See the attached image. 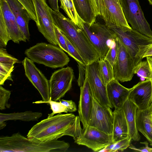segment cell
Instances as JSON below:
<instances>
[{
	"mask_svg": "<svg viewBox=\"0 0 152 152\" xmlns=\"http://www.w3.org/2000/svg\"><path fill=\"white\" fill-rule=\"evenodd\" d=\"M114 117L111 108L100 105L93 98L92 111L88 126L112 135Z\"/></svg>",
	"mask_w": 152,
	"mask_h": 152,
	"instance_id": "obj_13",
	"label": "cell"
},
{
	"mask_svg": "<svg viewBox=\"0 0 152 152\" xmlns=\"http://www.w3.org/2000/svg\"><path fill=\"white\" fill-rule=\"evenodd\" d=\"M24 7L28 12L31 20L36 23L37 20L34 4L32 0H18Z\"/></svg>",
	"mask_w": 152,
	"mask_h": 152,
	"instance_id": "obj_37",
	"label": "cell"
},
{
	"mask_svg": "<svg viewBox=\"0 0 152 152\" xmlns=\"http://www.w3.org/2000/svg\"><path fill=\"white\" fill-rule=\"evenodd\" d=\"M140 143L145 145V146L140 148H137L131 144L129 148L135 151L152 152V148L149 146L148 142L147 141L140 142Z\"/></svg>",
	"mask_w": 152,
	"mask_h": 152,
	"instance_id": "obj_40",
	"label": "cell"
},
{
	"mask_svg": "<svg viewBox=\"0 0 152 152\" xmlns=\"http://www.w3.org/2000/svg\"><path fill=\"white\" fill-rule=\"evenodd\" d=\"M58 45L60 48L66 52L69 53L65 38L63 34L54 25Z\"/></svg>",
	"mask_w": 152,
	"mask_h": 152,
	"instance_id": "obj_38",
	"label": "cell"
},
{
	"mask_svg": "<svg viewBox=\"0 0 152 152\" xmlns=\"http://www.w3.org/2000/svg\"><path fill=\"white\" fill-rule=\"evenodd\" d=\"M126 20L132 28L152 38V31L146 19L138 0H119Z\"/></svg>",
	"mask_w": 152,
	"mask_h": 152,
	"instance_id": "obj_7",
	"label": "cell"
},
{
	"mask_svg": "<svg viewBox=\"0 0 152 152\" xmlns=\"http://www.w3.org/2000/svg\"><path fill=\"white\" fill-rule=\"evenodd\" d=\"M76 11L84 23L91 25L96 22L95 14L90 0H72Z\"/></svg>",
	"mask_w": 152,
	"mask_h": 152,
	"instance_id": "obj_24",
	"label": "cell"
},
{
	"mask_svg": "<svg viewBox=\"0 0 152 152\" xmlns=\"http://www.w3.org/2000/svg\"><path fill=\"white\" fill-rule=\"evenodd\" d=\"M50 10L54 24L75 47L86 65L99 61V55L82 30L59 11L51 8Z\"/></svg>",
	"mask_w": 152,
	"mask_h": 152,
	"instance_id": "obj_2",
	"label": "cell"
},
{
	"mask_svg": "<svg viewBox=\"0 0 152 152\" xmlns=\"http://www.w3.org/2000/svg\"><path fill=\"white\" fill-rule=\"evenodd\" d=\"M18 60L9 54L6 49L3 47L0 48V63L14 64L18 62Z\"/></svg>",
	"mask_w": 152,
	"mask_h": 152,
	"instance_id": "obj_36",
	"label": "cell"
},
{
	"mask_svg": "<svg viewBox=\"0 0 152 152\" xmlns=\"http://www.w3.org/2000/svg\"><path fill=\"white\" fill-rule=\"evenodd\" d=\"M69 146L68 143L58 140L34 142L19 132L0 137V152H65Z\"/></svg>",
	"mask_w": 152,
	"mask_h": 152,
	"instance_id": "obj_3",
	"label": "cell"
},
{
	"mask_svg": "<svg viewBox=\"0 0 152 152\" xmlns=\"http://www.w3.org/2000/svg\"><path fill=\"white\" fill-rule=\"evenodd\" d=\"M0 10L3 13L9 35L14 42L19 44L26 42V39L21 31L15 16L6 0H0Z\"/></svg>",
	"mask_w": 152,
	"mask_h": 152,
	"instance_id": "obj_18",
	"label": "cell"
},
{
	"mask_svg": "<svg viewBox=\"0 0 152 152\" xmlns=\"http://www.w3.org/2000/svg\"><path fill=\"white\" fill-rule=\"evenodd\" d=\"M63 34L65 38L69 52L68 54L74 58L77 62L79 63L83 66H86V65L83 58L79 54L76 49L66 37L64 34Z\"/></svg>",
	"mask_w": 152,
	"mask_h": 152,
	"instance_id": "obj_33",
	"label": "cell"
},
{
	"mask_svg": "<svg viewBox=\"0 0 152 152\" xmlns=\"http://www.w3.org/2000/svg\"><path fill=\"white\" fill-rule=\"evenodd\" d=\"M151 73L150 65L147 60L142 61L136 65L134 68V74H137L146 79H150Z\"/></svg>",
	"mask_w": 152,
	"mask_h": 152,
	"instance_id": "obj_30",
	"label": "cell"
},
{
	"mask_svg": "<svg viewBox=\"0 0 152 152\" xmlns=\"http://www.w3.org/2000/svg\"><path fill=\"white\" fill-rule=\"evenodd\" d=\"M122 109L127 124L129 135L133 141H139L141 137L136 124L137 107L128 99L124 104Z\"/></svg>",
	"mask_w": 152,
	"mask_h": 152,
	"instance_id": "obj_21",
	"label": "cell"
},
{
	"mask_svg": "<svg viewBox=\"0 0 152 152\" xmlns=\"http://www.w3.org/2000/svg\"><path fill=\"white\" fill-rule=\"evenodd\" d=\"M50 8L55 11H59L58 0H48Z\"/></svg>",
	"mask_w": 152,
	"mask_h": 152,
	"instance_id": "obj_43",
	"label": "cell"
},
{
	"mask_svg": "<svg viewBox=\"0 0 152 152\" xmlns=\"http://www.w3.org/2000/svg\"><path fill=\"white\" fill-rule=\"evenodd\" d=\"M93 94L87 77L83 85L80 87V95L78 113L83 128L87 127L91 115L93 105Z\"/></svg>",
	"mask_w": 152,
	"mask_h": 152,
	"instance_id": "obj_17",
	"label": "cell"
},
{
	"mask_svg": "<svg viewBox=\"0 0 152 152\" xmlns=\"http://www.w3.org/2000/svg\"><path fill=\"white\" fill-rule=\"evenodd\" d=\"M136 124L138 132L145 137L152 146V122L149 109H137L136 115Z\"/></svg>",
	"mask_w": 152,
	"mask_h": 152,
	"instance_id": "obj_23",
	"label": "cell"
},
{
	"mask_svg": "<svg viewBox=\"0 0 152 152\" xmlns=\"http://www.w3.org/2000/svg\"><path fill=\"white\" fill-rule=\"evenodd\" d=\"M98 70L101 79L106 86L115 78L113 67L107 60L104 59L98 61Z\"/></svg>",
	"mask_w": 152,
	"mask_h": 152,
	"instance_id": "obj_26",
	"label": "cell"
},
{
	"mask_svg": "<svg viewBox=\"0 0 152 152\" xmlns=\"http://www.w3.org/2000/svg\"><path fill=\"white\" fill-rule=\"evenodd\" d=\"M118 49V39L117 37L114 42L110 48L104 58L108 61L113 67L117 56Z\"/></svg>",
	"mask_w": 152,
	"mask_h": 152,
	"instance_id": "obj_35",
	"label": "cell"
},
{
	"mask_svg": "<svg viewBox=\"0 0 152 152\" xmlns=\"http://www.w3.org/2000/svg\"><path fill=\"white\" fill-rule=\"evenodd\" d=\"M11 91L6 89L0 86V110H3L7 108H9L10 104L8 103V101L10 98Z\"/></svg>",
	"mask_w": 152,
	"mask_h": 152,
	"instance_id": "obj_34",
	"label": "cell"
},
{
	"mask_svg": "<svg viewBox=\"0 0 152 152\" xmlns=\"http://www.w3.org/2000/svg\"><path fill=\"white\" fill-rule=\"evenodd\" d=\"M42 115V113L26 111L10 113H0V122L9 120H19L26 122L37 121Z\"/></svg>",
	"mask_w": 152,
	"mask_h": 152,
	"instance_id": "obj_25",
	"label": "cell"
},
{
	"mask_svg": "<svg viewBox=\"0 0 152 152\" xmlns=\"http://www.w3.org/2000/svg\"><path fill=\"white\" fill-rule=\"evenodd\" d=\"M6 124L5 122H0V129H1L4 128L6 126Z\"/></svg>",
	"mask_w": 152,
	"mask_h": 152,
	"instance_id": "obj_46",
	"label": "cell"
},
{
	"mask_svg": "<svg viewBox=\"0 0 152 152\" xmlns=\"http://www.w3.org/2000/svg\"><path fill=\"white\" fill-rule=\"evenodd\" d=\"M11 40L5 23L4 16L0 10V46L5 47L8 42Z\"/></svg>",
	"mask_w": 152,
	"mask_h": 152,
	"instance_id": "obj_29",
	"label": "cell"
},
{
	"mask_svg": "<svg viewBox=\"0 0 152 152\" xmlns=\"http://www.w3.org/2000/svg\"><path fill=\"white\" fill-rule=\"evenodd\" d=\"M34 62L26 57L22 61L25 75L39 92L43 101H47L50 97L49 81Z\"/></svg>",
	"mask_w": 152,
	"mask_h": 152,
	"instance_id": "obj_14",
	"label": "cell"
},
{
	"mask_svg": "<svg viewBox=\"0 0 152 152\" xmlns=\"http://www.w3.org/2000/svg\"><path fill=\"white\" fill-rule=\"evenodd\" d=\"M59 101L67 108L68 112L72 113L76 111L77 109L75 103L72 100H65L61 99Z\"/></svg>",
	"mask_w": 152,
	"mask_h": 152,
	"instance_id": "obj_41",
	"label": "cell"
},
{
	"mask_svg": "<svg viewBox=\"0 0 152 152\" xmlns=\"http://www.w3.org/2000/svg\"><path fill=\"white\" fill-rule=\"evenodd\" d=\"M149 113L151 114H152V102L151 103V106L149 109Z\"/></svg>",
	"mask_w": 152,
	"mask_h": 152,
	"instance_id": "obj_47",
	"label": "cell"
},
{
	"mask_svg": "<svg viewBox=\"0 0 152 152\" xmlns=\"http://www.w3.org/2000/svg\"><path fill=\"white\" fill-rule=\"evenodd\" d=\"M113 114L112 142H115L126 137L129 134L127 124L122 108L115 109Z\"/></svg>",
	"mask_w": 152,
	"mask_h": 152,
	"instance_id": "obj_22",
	"label": "cell"
},
{
	"mask_svg": "<svg viewBox=\"0 0 152 152\" xmlns=\"http://www.w3.org/2000/svg\"><path fill=\"white\" fill-rule=\"evenodd\" d=\"M97 53L99 60L104 59L117 38L105 24L95 22L91 25L84 23L82 29Z\"/></svg>",
	"mask_w": 152,
	"mask_h": 152,
	"instance_id": "obj_6",
	"label": "cell"
},
{
	"mask_svg": "<svg viewBox=\"0 0 152 152\" xmlns=\"http://www.w3.org/2000/svg\"><path fill=\"white\" fill-rule=\"evenodd\" d=\"M96 16L100 15L99 0H90Z\"/></svg>",
	"mask_w": 152,
	"mask_h": 152,
	"instance_id": "obj_42",
	"label": "cell"
},
{
	"mask_svg": "<svg viewBox=\"0 0 152 152\" xmlns=\"http://www.w3.org/2000/svg\"><path fill=\"white\" fill-rule=\"evenodd\" d=\"M60 0V8L64 10L68 18L76 25H80L82 20L76 11L72 0Z\"/></svg>",
	"mask_w": 152,
	"mask_h": 152,
	"instance_id": "obj_27",
	"label": "cell"
},
{
	"mask_svg": "<svg viewBox=\"0 0 152 152\" xmlns=\"http://www.w3.org/2000/svg\"><path fill=\"white\" fill-rule=\"evenodd\" d=\"M146 58V60L148 61L149 64L151 69V73L150 80L151 81L152 88V57H147ZM151 103L152 102V93L151 99Z\"/></svg>",
	"mask_w": 152,
	"mask_h": 152,
	"instance_id": "obj_44",
	"label": "cell"
},
{
	"mask_svg": "<svg viewBox=\"0 0 152 152\" xmlns=\"http://www.w3.org/2000/svg\"><path fill=\"white\" fill-rule=\"evenodd\" d=\"M132 140V138L129 135L126 137L116 142H112V148L110 152L123 151L129 146Z\"/></svg>",
	"mask_w": 152,
	"mask_h": 152,
	"instance_id": "obj_32",
	"label": "cell"
},
{
	"mask_svg": "<svg viewBox=\"0 0 152 152\" xmlns=\"http://www.w3.org/2000/svg\"><path fill=\"white\" fill-rule=\"evenodd\" d=\"M24 53L34 62L53 69L63 67L70 61L62 49L50 43H37L26 49Z\"/></svg>",
	"mask_w": 152,
	"mask_h": 152,
	"instance_id": "obj_5",
	"label": "cell"
},
{
	"mask_svg": "<svg viewBox=\"0 0 152 152\" xmlns=\"http://www.w3.org/2000/svg\"><path fill=\"white\" fill-rule=\"evenodd\" d=\"M77 63L79 71V75L77 81L78 86L80 87L83 85L85 80L86 66H83L79 62Z\"/></svg>",
	"mask_w": 152,
	"mask_h": 152,
	"instance_id": "obj_39",
	"label": "cell"
},
{
	"mask_svg": "<svg viewBox=\"0 0 152 152\" xmlns=\"http://www.w3.org/2000/svg\"><path fill=\"white\" fill-rule=\"evenodd\" d=\"M74 140L75 143L85 146L94 152H98L113 142L112 135L88 126L83 128L81 135Z\"/></svg>",
	"mask_w": 152,
	"mask_h": 152,
	"instance_id": "obj_11",
	"label": "cell"
},
{
	"mask_svg": "<svg viewBox=\"0 0 152 152\" xmlns=\"http://www.w3.org/2000/svg\"><path fill=\"white\" fill-rule=\"evenodd\" d=\"M14 64L0 63V85H3L7 80L12 81L11 73L14 69Z\"/></svg>",
	"mask_w": 152,
	"mask_h": 152,
	"instance_id": "obj_31",
	"label": "cell"
},
{
	"mask_svg": "<svg viewBox=\"0 0 152 152\" xmlns=\"http://www.w3.org/2000/svg\"><path fill=\"white\" fill-rule=\"evenodd\" d=\"M147 57H152V46L146 51L143 57V58Z\"/></svg>",
	"mask_w": 152,
	"mask_h": 152,
	"instance_id": "obj_45",
	"label": "cell"
},
{
	"mask_svg": "<svg viewBox=\"0 0 152 152\" xmlns=\"http://www.w3.org/2000/svg\"><path fill=\"white\" fill-rule=\"evenodd\" d=\"M79 116L73 114L58 113L33 126L27 137L40 143L57 140L65 135L71 136L74 139L82 134Z\"/></svg>",
	"mask_w": 152,
	"mask_h": 152,
	"instance_id": "obj_1",
	"label": "cell"
},
{
	"mask_svg": "<svg viewBox=\"0 0 152 152\" xmlns=\"http://www.w3.org/2000/svg\"><path fill=\"white\" fill-rule=\"evenodd\" d=\"M87 77L94 98L101 105L113 108L108 99L106 86L104 84L98 70V61L86 66Z\"/></svg>",
	"mask_w": 152,
	"mask_h": 152,
	"instance_id": "obj_10",
	"label": "cell"
},
{
	"mask_svg": "<svg viewBox=\"0 0 152 152\" xmlns=\"http://www.w3.org/2000/svg\"><path fill=\"white\" fill-rule=\"evenodd\" d=\"M106 88L108 99L113 108H122L128 99L131 88L124 86L115 78L107 84Z\"/></svg>",
	"mask_w": 152,
	"mask_h": 152,
	"instance_id": "obj_19",
	"label": "cell"
},
{
	"mask_svg": "<svg viewBox=\"0 0 152 152\" xmlns=\"http://www.w3.org/2000/svg\"><path fill=\"white\" fill-rule=\"evenodd\" d=\"M32 0L37 20L36 24L39 31L50 43L58 45L51 8L48 4L46 0Z\"/></svg>",
	"mask_w": 152,
	"mask_h": 152,
	"instance_id": "obj_8",
	"label": "cell"
},
{
	"mask_svg": "<svg viewBox=\"0 0 152 152\" xmlns=\"http://www.w3.org/2000/svg\"><path fill=\"white\" fill-rule=\"evenodd\" d=\"M128 99L137 107L138 109H149L151 106L152 88L150 79L138 83L131 88Z\"/></svg>",
	"mask_w": 152,
	"mask_h": 152,
	"instance_id": "obj_16",
	"label": "cell"
},
{
	"mask_svg": "<svg viewBox=\"0 0 152 152\" xmlns=\"http://www.w3.org/2000/svg\"><path fill=\"white\" fill-rule=\"evenodd\" d=\"M150 116H151V121L152 122V114H150Z\"/></svg>",
	"mask_w": 152,
	"mask_h": 152,
	"instance_id": "obj_49",
	"label": "cell"
},
{
	"mask_svg": "<svg viewBox=\"0 0 152 152\" xmlns=\"http://www.w3.org/2000/svg\"><path fill=\"white\" fill-rule=\"evenodd\" d=\"M33 103L41 104L48 103L50 105L52 112L50 114H48V117H50L53 116L54 115L62 113H68L67 107L64 105L63 104L60 102H57L51 100L50 97V99L47 101H39L33 102Z\"/></svg>",
	"mask_w": 152,
	"mask_h": 152,
	"instance_id": "obj_28",
	"label": "cell"
},
{
	"mask_svg": "<svg viewBox=\"0 0 152 152\" xmlns=\"http://www.w3.org/2000/svg\"><path fill=\"white\" fill-rule=\"evenodd\" d=\"M150 4L152 5V0H148Z\"/></svg>",
	"mask_w": 152,
	"mask_h": 152,
	"instance_id": "obj_48",
	"label": "cell"
},
{
	"mask_svg": "<svg viewBox=\"0 0 152 152\" xmlns=\"http://www.w3.org/2000/svg\"><path fill=\"white\" fill-rule=\"evenodd\" d=\"M115 34L126 48L136 65L142 61L147 50L152 46V38L132 29L113 23L106 26Z\"/></svg>",
	"mask_w": 152,
	"mask_h": 152,
	"instance_id": "obj_4",
	"label": "cell"
},
{
	"mask_svg": "<svg viewBox=\"0 0 152 152\" xmlns=\"http://www.w3.org/2000/svg\"><path fill=\"white\" fill-rule=\"evenodd\" d=\"M118 39V49L113 67L114 77L121 82L131 80L135 65L125 47Z\"/></svg>",
	"mask_w": 152,
	"mask_h": 152,
	"instance_id": "obj_12",
	"label": "cell"
},
{
	"mask_svg": "<svg viewBox=\"0 0 152 152\" xmlns=\"http://www.w3.org/2000/svg\"><path fill=\"white\" fill-rule=\"evenodd\" d=\"M74 77L73 69L67 66L54 71L49 80L50 96L51 100H59L72 87Z\"/></svg>",
	"mask_w": 152,
	"mask_h": 152,
	"instance_id": "obj_9",
	"label": "cell"
},
{
	"mask_svg": "<svg viewBox=\"0 0 152 152\" xmlns=\"http://www.w3.org/2000/svg\"><path fill=\"white\" fill-rule=\"evenodd\" d=\"M100 16L107 26L113 23L131 28L126 20L119 0H99Z\"/></svg>",
	"mask_w": 152,
	"mask_h": 152,
	"instance_id": "obj_15",
	"label": "cell"
},
{
	"mask_svg": "<svg viewBox=\"0 0 152 152\" xmlns=\"http://www.w3.org/2000/svg\"><path fill=\"white\" fill-rule=\"evenodd\" d=\"M15 18L17 23L27 40L29 41L30 34L28 25L31 20L27 11L18 0H6Z\"/></svg>",
	"mask_w": 152,
	"mask_h": 152,
	"instance_id": "obj_20",
	"label": "cell"
}]
</instances>
